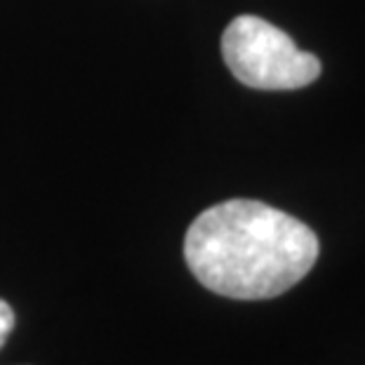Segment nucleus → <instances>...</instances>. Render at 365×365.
Here are the masks:
<instances>
[{
  "label": "nucleus",
  "instance_id": "1",
  "mask_svg": "<svg viewBox=\"0 0 365 365\" xmlns=\"http://www.w3.org/2000/svg\"><path fill=\"white\" fill-rule=\"evenodd\" d=\"M318 252V236L304 222L247 198L207 207L184 238V259L196 281L245 302L287 292L314 269Z\"/></svg>",
  "mask_w": 365,
  "mask_h": 365
},
{
  "label": "nucleus",
  "instance_id": "2",
  "mask_svg": "<svg viewBox=\"0 0 365 365\" xmlns=\"http://www.w3.org/2000/svg\"><path fill=\"white\" fill-rule=\"evenodd\" d=\"M229 71L255 90H297L321 76L316 54L299 50L290 36L255 14H240L222 36Z\"/></svg>",
  "mask_w": 365,
  "mask_h": 365
},
{
  "label": "nucleus",
  "instance_id": "3",
  "mask_svg": "<svg viewBox=\"0 0 365 365\" xmlns=\"http://www.w3.org/2000/svg\"><path fill=\"white\" fill-rule=\"evenodd\" d=\"M14 323H17V318H14L12 307L5 299H0V349H3L10 332L14 330Z\"/></svg>",
  "mask_w": 365,
  "mask_h": 365
}]
</instances>
